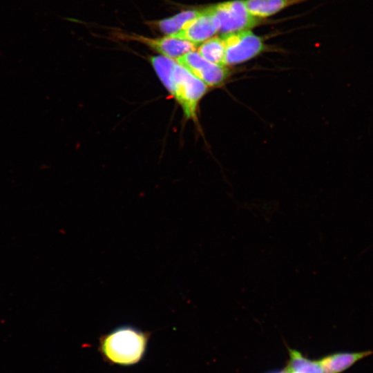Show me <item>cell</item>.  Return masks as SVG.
<instances>
[{"label":"cell","mask_w":373,"mask_h":373,"mask_svg":"<svg viewBox=\"0 0 373 373\" xmlns=\"http://www.w3.org/2000/svg\"><path fill=\"white\" fill-rule=\"evenodd\" d=\"M159 79L180 105L186 119H197L198 108L208 90L202 81L176 62L164 56L150 58Z\"/></svg>","instance_id":"6da1fadb"},{"label":"cell","mask_w":373,"mask_h":373,"mask_svg":"<svg viewBox=\"0 0 373 373\" xmlns=\"http://www.w3.org/2000/svg\"><path fill=\"white\" fill-rule=\"evenodd\" d=\"M150 337L149 332L133 325H123L102 335L98 350L107 363L131 366L144 358Z\"/></svg>","instance_id":"7a4b0ae2"},{"label":"cell","mask_w":373,"mask_h":373,"mask_svg":"<svg viewBox=\"0 0 373 373\" xmlns=\"http://www.w3.org/2000/svg\"><path fill=\"white\" fill-rule=\"evenodd\" d=\"M221 38L225 47V66L248 61L264 49L261 39L249 30L222 34Z\"/></svg>","instance_id":"3957f363"},{"label":"cell","mask_w":373,"mask_h":373,"mask_svg":"<svg viewBox=\"0 0 373 373\" xmlns=\"http://www.w3.org/2000/svg\"><path fill=\"white\" fill-rule=\"evenodd\" d=\"M219 23L222 34L247 30L256 26L258 19L247 10L244 1H229L209 7Z\"/></svg>","instance_id":"277c9868"},{"label":"cell","mask_w":373,"mask_h":373,"mask_svg":"<svg viewBox=\"0 0 373 373\" xmlns=\"http://www.w3.org/2000/svg\"><path fill=\"white\" fill-rule=\"evenodd\" d=\"M175 60L208 88L221 86L229 76V70L226 66L212 64L194 50L186 52Z\"/></svg>","instance_id":"5b68a950"},{"label":"cell","mask_w":373,"mask_h":373,"mask_svg":"<svg viewBox=\"0 0 373 373\" xmlns=\"http://www.w3.org/2000/svg\"><path fill=\"white\" fill-rule=\"evenodd\" d=\"M219 31V23L209 7L187 23L180 30L170 35L173 37L189 41L193 44L203 42Z\"/></svg>","instance_id":"8992f818"},{"label":"cell","mask_w":373,"mask_h":373,"mask_svg":"<svg viewBox=\"0 0 373 373\" xmlns=\"http://www.w3.org/2000/svg\"><path fill=\"white\" fill-rule=\"evenodd\" d=\"M125 38L144 44L159 52L162 56L173 59H176L195 48V44L170 35L161 38H150L131 34L126 35Z\"/></svg>","instance_id":"52a82bcc"},{"label":"cell","mask_w":373,"mask_h":373,"mask_svg":"<svg viewBox=\"0 0 373 373\" xmlns=\"http://www.w3.org/2000/svg\"><path fill=\"white\" fill-rule=\"evenodd\" d=\"M372 353L371 351L353 353H336L318 361L323 373H339L356 361Z\"/></svg>","instance_id":"ba28073f"},{"label":"cell","mask_w":373,"mask_h":373,"mask_svg":"<svg viewBox=\"0 0 373 373\" xmlns=\"http://www.w3.org/2000/svg\"><path fill=\"white\" fill-rule=\"evenodd\" d=\"M304 0H244L248 12L254 17H265Z\"/></svg>","instance_id":"9c48e42d"},{"label":"cell","mask_w":373,"mask_h":373,"mask_svg":"<svg viewBox=\"0 0 373 373\" xmlns=\"http://www.w3.org/2000/svg\"><path fill=\"white\" fill-rule=\"evenodd\" d=\"M198 52L204 59L212 64L226 66L224 64L225 47L221 37L209 38L204 41L198 48Z\"/></svg>","instance_id":"30bf717a"},{"label":"cell","mask_w":373,"mask_h":373,"mask_svg":"<svg viewBox=\"0 0 373 373\" xmlns=\"http://www.w3.org/2000/svg\"><path fill=\"white\" fill-rule=\"evenodd\" d=\"M200 13L201 10L182 11L173 17L157 21V26L162 32L170 35L180 30L187 23L197 17Z\"/></svg>","instance_id":"8fae6325"},{"label":"cell","mask_w":373,"mask_h":373,"mask_svg":"<svg viewBox=\"0 0 373 373\" xmlns=\"http://www.w3.org/2000/svg\"><path fill=\"white\" fill-rule=\"evenodd\" d=\"M290 359L287 370L289 372L323 373L318 361L308 360L294 350L289 349Z\"/></svg>","instance_id":"7c38bea8"},{"label":"cell","mask_w":373,"mask_h":373,"mask_svg":"<svg viewBox=\"0 0 373 373\" xmlns=\"http://www.w3.org/2000/svg\"><path fill=\"white\" fill-rule=\"evenodd\" d=\"M272 373H289V372L287 369H285V370H281V371H279V372H272Z\"/></svg>","instance_id":"4fadbf2b"},{"label":"cell","mask_w":373,"mask_h":373,"mask_svg":"<svg viewBox=\"0 0 373 373\" xmlns=\"http://www.w3.org/2000/svg\"><path fill=\"white\" fill-rule=\"evenodd\" d=\"M289 373H300V372H291Z\"/></svg>","instance_id":"5bb4252c"}]
</instances>
